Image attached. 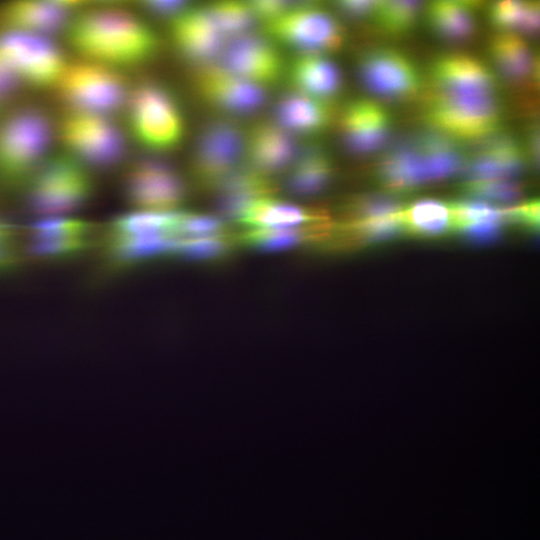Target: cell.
Listing matches in <instances>:
<instances>
[{
  "label": "cell",
  "instance_id": "obj_1",
  "mask_svg": "<svg viewBox=\"0 0 540 540\" xmlns=\"http://www.w3.org/2000/svg\"><path fill=\"white\" fill-rule=\"evenodd\" d=\"M65 31L82 60L120 72L149 63L161 46L157 33L144 20L114 7L79 11Z\"/></svg>",
  "mask_w": 540,
  "mask_h": 540
},
{
  "label": "cell",
  "instance_id": "obj_2",
  "mask_svg": "<svg viewBox=\"0 0 540 540\" xmlns=\"http://www.w3.org/2000/svg\"><path fill=\"white\" fill-rule=\"evenodd\" d=\"M56 126L42 108H16L0 120V179L8 186L26 185L49 156Z\"/></svg>",
  "mask_w": 540,
  "mask_h": 540
},
{
  "label": "cell",
  "instance_id": "obj_3",
  "mask_svg": "<svg viewBox=\"0 0 540 540\" xmlns=\"http://www.w3.org/2000/svg\"><path fill=\"white\" fill-rule=\"evenodd\" d=\"M130 132L154 153L178 147L185 135V119L174 93L164 84L144 81L130 89L125 104Z\"/></svg>",
  "mask_w": 540,
  "mask_h": 540
},
{
  "label": "cell",
  "instance_id": "obj_4",
  "mask_svg": "<svg viewBox=\"0 0 540 540\" xmlns=\"http://www.w3.org/2000/svg\"><path fill=\"white\" fill-rule=\"evenodd\" d=\"M90 169L68 155H49L26 183L29 209L40 218L68 216L92 197Z\"/></svg>",
  "mask_w": 540,
  "mask_h": 540
},
{
  "label": "cell",
  "instance_id": "obj_5",
  "mask_svg": "<svg viewBox=\"0 0 540 540\" xmlns=\"http://www.w3.org/2000/svg\"><path fill=\"white\" fill-rule=\"evenodd\" d=\"M501 108L496 95L430 92L423 117L431 130L456 141L484 140L497 133Z\"/></svg>",
  "mask_w": 540,
  "mask_h": 540
},
{
  "label": "cell",
  "instance_id": "obj_6",
  "mask_svg": "<svg viewBox=\"0 0 540 540\" xmlns=\"http://www.w3.org/2000/svg\"><path fill=\"white\" fill-rule=\"evenodd\" d=\"M65 153L87 168H110L127 150L123 131L110 116L65 109L55 124Z\"/></svg>",
  "mask_w": 540,
  "mask_h": 540
},
{
  "label": "cell",
  "instance_id": "obj_7",
  "mask_svg": "<svg viewBox=\"0 0 540 540\" xmlns=\"http://www.w3.org/2000/svg\"><path fill=\"white\" fill-rule=\"evenodd\" d=\"M54 88L65 109L110 117L125 107L130 92L120 71L86 60L68 62Z\"/></svg>",
  "mask_w": 540,
  "mask_h": 540
},
{
  "label": "cell",
  "instance_id": "obj_8",
  "mask_svg": "<svg viewBox=\"0 0 540 540\" xmlns=\"http://www.w3.org/2000/svg\"><path fill=\"white\" fill-rule=\"evenodd\" d=\"M271 38L299 54L338 51L345 42V31L336 17L319 4L295 2L282 15L264 23Z\"/></svg>",
  "mask_w": 540,
  "mask_h": 540
},
{
  "label": "cell",
  "instance_id": "obj_9",
  "mask_svg": "<svg viewBox=\"0 0 540 540\" xmlns=\"http://www.w3.org/2000/svg\"><path fill=\"white\" fill-rule=\"evenodd\" d=\"M245 135L234 122L217 119L198 134L190 160L191 176L205 190H216L240 165Z\"/></svg>",
  "mask_w": 540,
  "mask_h": 540
},
{
  "label": "cell",
  "instance_id": "obj_10",
  "mask_svg": "<svg viewBox=\"0 0 540 540\" xmlns=\"http://www.w3.org/2000/svg\"><path fill=\"white\" fill-rule=\"evenodd\" d=\"M125 199L136 209L178 211L186 200L187 186L177 169L160 156L133 162L124 174Z\"/></svg>",
  "mask_w": 540,
  "mask_h": 540
},
{
  "label": "cell",
  "instance_id": "obj_11",
  "mask_svg": "<svg viewBox=\"0 0 540 540\" xmlns=\"http://www.w3.org/2000/svg\"><path fill=\"white\" fill-rule=\"evenodd\" d=\"M0 53L22 84L38 89L54 88L68 64L49 37L17 31L0 33Z\"/></svg>",
  "mask_w": 540,
  "mask_h": 540
},
{
  "label": "cell",
  "instance_id": "obj_12",
  "mask_svg": "<svg viewBox=\"0 0 540 540\" xmlns=\"http://www.w3.org/2000/svg\"><path fill=\"white\" fill-rule=\"evenodd\" d=\"M362 85L373 95L387 100H408L421 90V74L408 55L391 47L365 51L358 60Z\"/></svg>",
  "mask_w": 540,
  "mask_h": 540
},
{
  "label": "cell",
  "instance_id": "obj_13",
  "mask_svg": "<svg viewBox=\"0 0 540 540\" xmlns=\"http://www.w3.org/2000/svg\"><path fill=\"white\" fill-rule=\"evenodd\" d=\"M192 81L206 103L231 115L253 114L266 103L264 88L230 73L217 62L196 67Z\"/></svg>",
  "mask_w": 540,
  "mask_h": 540
},
{
  "label": "cell",
  "instance_id": "obj_14",
  "mask_svg": "<svg viewBox=\"0 0 540 540\" xmlns=\"http://www.w3.org/2000/svg\"><path fill=\"white\" fill-rule=\"evenodd\" d=\"M230 73L264 88L283 75V57L270 38L246 33L225 45L217 62Z\"/></svg>",
  "mask_w": 540,
  "mask_h": 540
},
{
  "label": "cell",
  "instance_id": "obj_15",
  "mask_svg": "<svg viewBox=\"0 0 540 540\" xmlns=\"http://www.w3.org/2000/svg\"><path fill=\"white\" fill-rule=\"evenodd\" d=\"M169 31L176 51L195 68L215 63L228 42L207 6L188 7L169 21Z\"/></svg>",
  "mask_w": 540,
  "mask_h": 540
},
{
  "label": "cell",
  "instance_id": "obj_16",
  "mask_svg": "<svg viewBox=\"0 0 540 540\" xmlns=\"http://www.w3.org/2000/svg\"><path fill=\"white\" fill-rule=\"evenodd\" d=\"M339 127L346 149L356 155H366L386 145L392 131V117L380 102L359 98L345 105Z\"/></svg>",
  "mask_w": 540,
  "mask_h": 540
},
{
  "label": "cell",
  "instance_id": "obj_17",
  "mask_svg": "<svg viewBox=\"0 0 540 540\" xmlns=\"http://www.w3.org/2000/svg\"><path fill=\"white\" fill-rule=\"evenodd\" d=\"M430 92L443 94L496 95L493 71L480 59L453 52L436 57L429 68Z\"/></svg>",
  "mask_w": 540,
  "mask_h": 540
},
{
  "label": "cell",
  "instance_id": "obj_18",
  "mask_svg": "<svg viewBox=\"0 0 540 540\" xmlns=\"http://www.w3.org/2000/svg\"><path fill=\"white\" fill-rule=\"evenodd\" d=\"M83 6L76 1H16L3 6L0 23L8 31L43 37L66 29L73 14Z\"/></svg>",
  "mask_w": 540,
  "mask_h": 540
},
{
  "label": "cell",
  "instance_id": "obj_19",
  "mask_svg": "<svg viewBox=\"0 0 540 540\" xmlns=\"http://www.w3.org/2000/svg\"><path fill=\"white\" fill-rule=\"evenodd\" d=\"M298 151L294 136L275 122L257 123L245 135L248 166L268 176L290 168Z\"/></svg>",
  "mask_w": 540,
  "mask_h": 540
},
{
  "label": "cell",
  "instance_id": "obj_20",
  "mask_svg": "<svg viewBox=\"0 0 540 540\" xmlns=\"http://www.w3.org/2000/svg\"><path fill=\"white\" fill-rule=\"evenodd\" d=\"M525 150L520 142L508 134H497L482 140L479 147L466 159V180L512 179L526 164Z\"/></svg>",
  "mask_w": 540,
  "mask_h": 540
},
{
  "label": "cell",
  "instance_id": "obj_21",
  "mask_svg": "<svg viewBox=\"0 0 540 540\" xmlns=\"http://www.w3.org/2000/svg\"><path fill=\"white\" fill-rule=\"evenodd\" d=\"M401 209L399 203L388 197H362L351 204L344 228L362 241L392 237L403 231Z\"/></svg>",
  "mask_w": 540,
  "mask_h": 540
},
{
  "label": "cell",
  "instance_id": "obj_22",
  "mask_svg": "<svg viewBox=\"0 0 540 540\" xmlns=\"http://www.w3.org/2000/svg\"><path fill=\"white\" fill-rule=\"evenodd\" d=\"M287 75L294 91L330 103L342 91L343 75L338 65L320 54H298Z\"/></svg>",
  "mask_w": 540,
  "mask_h": 540
},
{
  "label": "cell",
  "instance_id": "obj_23",
  "mask_svg": "<svg viewBox=\"0 0 540 540\" xmlns=\"http://www.w3.org/2000/svg\"><path fill=\"white\" fill-rule=\"evenodd\" d=\"M277 188L271 176L239 166L215 190L217 207L224 217L237 221L252 202L274 196Z\"/></svg>",
  "mask_w": 540,
  "mask_h": 540
},
{
  "label": "cell",
  "instance_id": "obj_24",
  "mask_svg": "<svg viewBox=\"0 0 540 540\" xmlns=\"http://www.w3.org/2000/svg\"><path fill=\"white\" fill-rule=\"evenodd\" d=\"M237 222L247 228L273 229L327 224L328 218L321 210L268 196L252 202Z\"/></svg>",
  "mask_w": 540,
  "mask_h": 540
},
{
  "label": "cell",
  "instance_id": "obj_25",
  "mask_svg": "<svg viewBox=\"0 0 540 540\" xmlns=\"http://www.w3.org/2000/svg\"><path fill=\"white\" fill-rule=\"evenodd\" d=\"M376 172L379 182L395 192H408L428 182L416 139L393 146L378 163Z\"/></svg>",
  "mask_w": 540,
  "mask_h": 540
},
{
  "label": "cell",
  "instance_id": "obj_26",
  "mask_svg": "<svg viewBox=\"0 0 540 540\" xmlns=\"http://www.w3.org/2000/svg\"><path fill=\"white\" fill-rule=\"evenodd\" d=\"M330 103L296 91L282 95L275 104V123L292 134L314 135L324 131L332 121Z\"/></svg>",
  "mask_w": 540,
  "mask_h": 540
},
{
  "label": "cell",
  "instance_id": "obj_27",
  "mask_svg": "<svg viewBox=\"0 0 540 540\" xmlns=\"http://www.w3.org/2000/svg\"><path fill=\"white\" fill-rule=\"evenodd\" d=\"M489 54L498 72L508 81L514 84L536 83L539 62L520 34L497 32L490 39Z\"/></svg>",
  "mask_w": 540,
  "mask_h": 540
},
{
  "label": "cell",
  "instance_id": "obj_28",
  "mask_svg": "<svg viewBox=\"0 0 540 540\" xmlns=\"http://www.w3.org/2000/svg\"><path fill=\"white\" fill-rule=\"evenodd\" d=\"M286 187L297 196H313L323 191L334 173L333 161L325 148L311 144L303 147L289 168Z\"/></svg>",
  "mask_w": 540,
  "mask_h": 540
},
{
  "label": "cell",
  "instance_id": "obj_29",
  "mask_svg": "<svg viewBox=\"0 0 540 540\" xmlns=\"http://www.w3.org/2000/svg\"><path fill=\"white\" fill-rule=\"evenodd\" d=\"M477 6L478 3L472 1H434L427 7V20L439 37L452 42H464L476 32Z\"/></svg>",
  "mask_w": 540,
  "mask_h": 540
},
{
  "label": "cell",
  "instance_id": "obj_30",
  "mask_svg": "<svg viewBox=\"0 0 540 540\" xmlns=\"http://www.w3.org/2000/svg\"><path fill=\"white\" fill-rule=\"evenodd\" d=\"M415 139L424 160L428 182L451 177L464 169L467 158L458 141L433 130Z\"/></svg>",
  "mask_w": 540,
  "mask_h": 540
},
{
  "label": "cell",
  "instance_id": "obj_31",
  "mask_svg": "<svg viewBox=\"0 0 540 540\" xmlns=\"http://www.w3.org/2000/svg\"><path fill=\"white\" fill-rule=\"evenodd\" d=\"M327 229V224L273 229L247 228L238 241L253 249L277 251L319 240L326 235Z\"/></svg>",
  "mask_w": 540,
  "mask_h": 540
},
{
  "label": "cell",
  "instance_id": "obj_32",
  "mask_svg": "<svg viewBox=\"0 0 540 540\" xmlns=\"http://www.w3.org/2000/svg\"><path fill=\"white\" fill-rule=\"evenodd\" d=\"M400 220L403 231L424 236H439L453 230L449 204L437 200H421L402 207Z\"/></svg>",
  "mask_w": 540,
  "mask_h": 540
},
{
  "label": "cell",
  "instance_id": "obj_33",
  "mask_svg": "<svg viewBox=\"0 0 540 540\" xmlns=\"http://www.w3.org/2000/svg\"><path fill=\"white\" fill-rule=\"evenodd\" d=\"M182 211L135 210L115 219L109 227L107 236H136L148 234H173Z\"/></svg>",
  "mask_w": 540,
  "mask_h": 540
},
{
  "label": "cell",
  "instance_id": "obj_34",
  "mask_svg": "<svg viewBox=\"0 0 540 540\" xmlns=\"http://www.w3.org/2000/svg\"><path fill=\"white\" fill-rule=\"evenodd\" d=\"M488 14L498 32L535 35L539 29L540 10L535 1H497Z\"/></svg>",
  "mask_w": 540,
  "mask_h": 540
},
{
  "label": "cell",
  "instance_id": "obj_35",
  "mask_svg": "<svg viewBox=\"0 0 540 540\" xmlns=\"http://www.w3.org/2000/svg\"><path fill=\"white\" fill-rule=\"evenodd\" d=\"M422 8L420 1H377L371 19L383 33L401 36L416 26Z\"/></svg>",
  "mask_w": 540,
  "mask_h": 540
},
{
  "label": "cell",
  "instance_id": "obj_36",
  "mask_svg": "<svg viewBox=\"0 0 540 540\" xmlns=\"http://www.w3.org/2000/svg\"><path fill=\"white\" fill-rule=\"evenodd\" d=\"M238 242L226 232L201 237H178L174 255L197 261L221 260L233 252Z\"/></svg>",
  "mask_w": 540,
  "mask_h": 540
},
{
  "label": "cell",
  "instance_id": "obj_37",
  "mask_svg": "<svg viewBox=\"0 0 540 540\" xmlns=\"http://www.w3.org/2000/svg\"><path fill=\"white\" fill-rule=\"evenodd\" d=\"M207 7L228 41L249 33L256 21L248 2L219 1Z\"/></svg>",
  "mask_w": 540,
  "mask_h": 540
},
{
  "label": "cell",
  "instance_id": "obj_38",
  "mask_svg": "<svg viewBox=\"0 0 540 540\" xmlns=\"http://www.w3.org/2000/svg\"><path fill=\"white\" fill-rule=\"evenodd\" d=\"M463 191L476 200L487 203H512L522 195V186L513 179L466 180Z\"/></svg>",
  "mask_w": 540,
  "mask_h": 540
},
{
  "label": "cell",
  "instance_id": "obj_39",
  "mask_svg": "<svg viewBox=\"0 0 540 540\" xmlns=\"http://www.w3.org/2000/svg\"><path fill=\"white\" fill-rule=\"evenodd\" d=\"M222 219L206 214L182 213L176 229L177 237H201L224 233Z\"/></svg>",
  "mask_w": 540,
  "mask_h": 540
},
{
  "label": "cell",
  "instance_id": "obj_40",
  "mask_svg": "<svg viewBox=\"0 0 540 540\" xmlns=\"http://www.w3.org/2000/svg\"><path fill=\"white\" fill-rule=\"evenodd\" d=\"M505 220L513 221L528 228H536L539 223V204L537 200L528 201L503 209Z\"/></svg>",
  "mask_w": 540,
  "mask_h": 540
},
{
  "label": "cell",
  "instance_id": "obj_41",
  "mask_svg": "<svg viewBox=\"0 0 540 540\" xmlns=\"http://www.w3.org/2000/svg\"><path fill=\"white\" fill-rule=\"evenodd\" d=\"M141 7L148 14L171 21L176 16L184 12L191 5L185 1H144Z\"/></svg>",
  "mask_w": 540,
  "mask_h": 540
},
{
  "label": "cell",
  "instance_id": "obj_42",
  "mask_svg": "<svg viewBox=\"0 0 540 540\" xmlns=\"http://www.w3.org/2000/svg\"><path fill=\"white\" fill-rule=\"evenodd\" d=\"M256 20L263 23L271 21L289 10L295 2L290 1H251L248 2Z\"/></svg>",
  "mask_w": 540,
  "mask_h": 540
},
{
  "label": "cell",
  "instance_id": "obj_43",
  "mask_svg": "<svg viewBox=\"0 0 540 540\" xmlns=\"http://www.w3.org/2000/svg\"><path fill=\"white\" fill-rule=\"evenodd\" d=\"M376 5L377 1L367 0H344L335 2V7L339 12L356 20L371 18Z\"/></svg>",
  "mask_w": 540,
  "mask_h": 540
},
{
  "label": "cell",
  "instance_id": "obj_44",
  "mask_svg": "<svg viewBox=\"0 0 540 540\" xmlns=\"http://www.w3.org/2000/svg\"><path fill=\"white\" fill-rule=\"evenodd\" d=\"M21 85L19 77L0 53V101L13 96Z\"/></svg>",
  "mask_w": 540,
  "mask_h": 540
},
{
  "label": "cell",
  "instance_id": "obj_45",
  "mask_svg": "<svg viewBox=\"0 0 540 540\" xmlns=\"http://www.w3.org/2000/svg\"><path fill=\"white\" fill-rule=\"evenodd\" d=\"M20 262V256L13 241H0V273H5L16 268Z\"/></svg>",
  "mask_w": 540,
  "mask_h": 540
},
{
  "label": "cell",
  "instance_id": "obj_46",
  "mask_svg": "<svg viewBox=\"0 0 540 540\" xmlns=\"http://www.w3.org/2000/svg\"><path fill=\"white\" fill-rule=\"evenodd\" d=\"M525 155L526 159L536 168L539 163V129L536 124L529 129Z\"/></svg>",
  "mask_w": 540,
  "mask_h": 540
},
{
  "label": "cell",
  "instance_id": "obj_47",
  "mask_svg": "<svg viewBox=\"0 0 540 540\" xmlns=\"http://www.w3.org/2000/svg\"><path fill=\"white\" fill-rule=\"evenodd\" d=\"M14 237V226L9 222L0 219V241H13Z\"/></svg>",
  "mask_w": 540,
  "mask_h": 540
}]
</instances>
